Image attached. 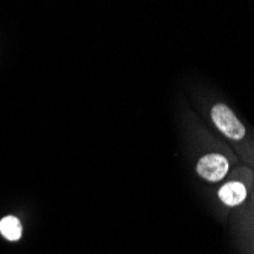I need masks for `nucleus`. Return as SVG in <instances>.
Returning a JSON list of instances; mask_svg holds the SVG:
<instances>
[{"mask_svg": "<svg viewBox=\"0 0 254 254\" xmlns=\"http://www.w3.org/2000/svg\"><path fill=\"white\" fill-rule=\"evenodd\" d=\"M0 233L8 241H18L21 238V224L15 216H5L0 221Z\"/></svg>", "mask_w": 254, "mask_h": 254, "instance_id": "4", "label": "nucleus"}, {"mask_svg": "<svg viewBox=\"0 0 254 254\" xmlns=\"http://www.w3.org/2000/svg\"><path fill=\"white\" fill-rule=\"evenodd\" d=\"M198 175L207 181H219L228 171V161L221 154H209L198 161Z\"/></svg>", "mask_w": 254, "mask_h": 254, "instance_id": "2", "label": "nucleus"}, {"mask_svg": "<svg viewBox=\"0 0 254 254\" xmlns=\"http://www.w3.org/2000/svg\"><path fill=\"white\" fill-rule=\"evenodd\" d=\"M219 199L227 204V205H238L241 202H244V199L247 198V189L242 183L233 181V183H227L219 189L218 192Z\"/></svg>", "mask_w": 254, "mask_h": 254, "instance_id": "3", "label": "nucleus"}, {"mask_svg": "<svg viewBox=\"0 0 254 254\" xmlns=\"http://www.w3.org/2000/svg\"><path fill=\"white\" fill-rule=\"evenodd\" d=\"M212 121L227 137L233 140H241L245 135V128L236 118V114L225 104H216L212 108Z\"/></svg>", "mask_w": 254, "mask_h": 254, "instance_id": "1", "label": "nucleus"}]
</instances>
